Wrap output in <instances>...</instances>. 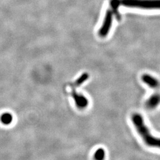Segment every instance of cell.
I'll return each mask as SVG.
<instances>
[{"label":"cell","mask_w":160,"mask_h":160,"mask_svg":"<svg viewBox=\"0 0 160 160\" xmlns=\"http://www.w3.org/2000/svg\"><path fill=\"white\" fill-rule=\"evenodd\" d=\"M132 122L138 133L147 145L150 147L160 149V138L155 137L151 133L141 114L137 113H133L132 115Z\"/></svg>","instance_id":"cell-1"},{"label":"cell","mask_w":160,"mask_h":160,"mask_svg":"<svg viewBox=\"0 0 160 160\" xmlns=\"http://www.w3.org/2000/svg\"><path fill=\"white\" fill-rule=\"evenodd\" d=\"M120 4L146 10L160 9V0H119Z\"/></svg>","instance_id":"cell-2"},{"label":"cell","mask_w":160,"mask_h":160,"mask_svg":"<svg viewBox=\"0 0 160 160\" xmlns=\"http://www.w3.org/2000/svg\"><path fill=\"white\" fill-rule=\"evenodd\" d=\"M113 12L110 10L106 12L102 26L98 31V34L102 38L106 37L111 29L113 22Z\"/></svg>","instance_id":"cell-3"},{"label":"cell","mask_w":160,"mask_h":160,"mask_svg":"<svg viewBox=\"0 0 160 160\" xmlns=\"http://www.w3.org/2000/svg\"><path fill=\"white\" fill-rule=\"evenodd\" d=\"M71 96L74 100L75 104L77 107L80 109L86 108L88 105V100L84 95L78 93L74 90L71 92Z\"/></svg>","instance_id":"cell-4"},{"label":"cell","mask_w":160,"mask_h":160,"mask_svg":"<svg viewBox=\"0 0 160 160\" xmlns=\"http://www.w3.org/2000/svg\"><path fill=\"white\" fill-rule=\"evenodd\" d=\"M160 104V94L158 92H156L149 97L148 99L145 103V106L148 109H154L157 108Z\"/></svg>","instance_id":"cell-5"},{"label":"cell","mask_w":160,"mask_h":160,"mask_svg":"<svg viewBox=\"0 0 160 160\" xmlns=\"http://www.w3.org/2000/svg\"><path fill=\"white\" fill-rule=\"evenodd\" d=\"M142 80L145 84L153 89H157L160 87V82L154 77L148 74H144L142 76Z\"/></svg>","instance_id":"cell-6"},{"label":"cell","mask_w":160,"mask_h":160,"mask_svg":"<svg viewBox=\"0 0 160 160\" xmlns=\"http://www.w3.org/2000/svg\"><path fill=\"white\" fill-rule=\"evenodd\" d=\"M0 120L2 124L5 125H8L12 122L13 116L10 113L6 112L1 114L0 117Z\"/></svg>","instance_id":"cell-7"},{"label":"cell","mask_w":160,"mask_h":160,"mask_svg":"<svg viewBox=\"0 0 160 160\" xmlns=\"http://www.w3.org/2000/svg\"><path fill=\"white\" fill-rule=\"evenodd\" d=\"M106 157L105 150L102 148L97 149L94 154V160H104Z\"/></svg>","instance_id":"cell-8"},{"label":"cell","mask_w":160,"mask_h":160,"mask_svg":"<svg viewBox=\"0 0 160 160\" xmlns=\"http://www.w3.org/2000/svg\"><path fill=\"white\" fill-rule=\"evenodd\" d=\"M88 75L87 74H84L82 75L80 78L78 79L75 81L74 83V87H79L81 86V84H82L86 80L88 79Z\"/></svg>","instance_id":"cell-9"}]
</instances>
